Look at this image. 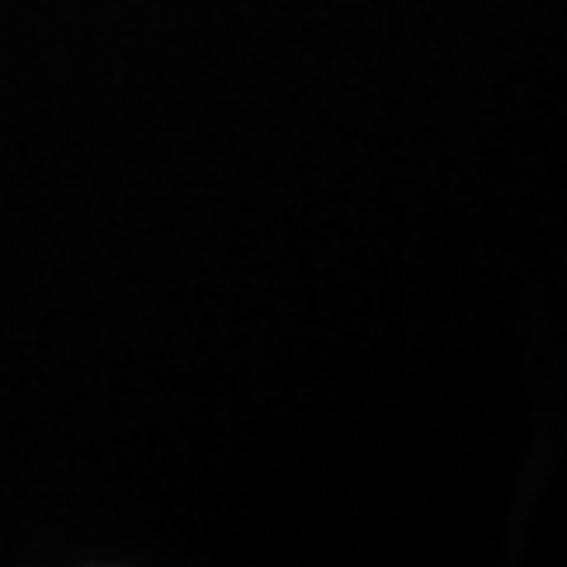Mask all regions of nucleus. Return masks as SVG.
Masks as SVG:
<instances>
[]
</instances>
